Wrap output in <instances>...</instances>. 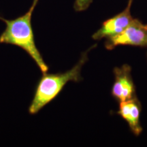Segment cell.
Returning <instances> with one entry per match:
<instances>
[{"instance_id":"3","label":"cell","mask_w":147,"mask_h":147,"mask_svg":"<svg viewBox=\"0 0 147 147\" xmlns=\"http://www.w3.org/2000/svg\"><path fill=\"white\" fill-rule=\"evenodd\" d=\"M125 45L147 47V25L134 18L123 32L106 39L105 47L108 50Z\"/></svg>"},{"instance_id":"6","label":"cell","mask_w":147,"mask_h":147,"mask_svg":"<svg viewBox=\"0 0 147 147\" xmlns=\"http://www.w3.org/2000/svg\"><path fill=\"white\" fill-rule=\"evenodd\" d=\"M142 105L136 96L130 100L121 102L117 114L127 123L131 131L135 136H139L142 131L140 124V114Z\"/></svg>"},{"instance_id":"1","label":"cell","mask_w":147,"mask_h":147,"mask_svg":"<svg viewBox=\"0 0 147 147\" xmlns=\"http://www.w3.org/2000/svg\"><path fill=\"white\" fill-rule=\"evenodd\" d=\"M39 1L33 0L27 12L14 19L8 20L0 16V20L5 23L4 31L0 35V44L11 45L21 48L30 56L44 74L49 71V67L45 63L36 47L32 25L33 13Z\"/></svg>"},{"instance_id":"5","label":"cell","mask_w":147,"mask_h":147,"mask_svg":"<svg viewBox=\"0 0 147 147\" xmlns=\"http://www.w3.org/2000/svg\"><path fill=\"white\" fill-rule=\"evenodd\" d=\"M131 2H129L126 8L113 17L108 18L102 24V26L92 36L95 40H101L103 38L118 35L125 29L133 21L131 14Z\"/></svg>"},{"instance_id":"8","label":"cell","mask_w":147,"mask_h":147,"mask_svg":"<svg viewBox=\"0 0 147 147\" xmlns=\"http://www.w3.org/2000/svg\"><path fill=\"white\" fill-rule=\"evenodd\" d=\"M129 2H131V3H132V1H133V0H129Z\"/></svg>"},{"instance_id":"4","label":"cell","mask_w":147,"mask_h":147,"mask_svg":"<svg viewBox=\"0 0 147 147\" xmlns=\"http://www.w3.org/2000/svg\"><path fill=\"white\" fill-rule=\"evenodd\" d=\"M115 82L112 87V95L119 102H124L136 96V87L131 76V68L127 64L115 67Z\"/></svg>"},{"instance_id":"2","label":"cell","mask_w":147,"mask_h":147,"mask_svg":"<svg viewBox=\"0 0 147 147\" xmlns=\"http://www.w3.org/2000/svg\"><path fill=\"white\" fill-rule=\"evenodd\" d=\"M96 44L82 53L80 59L72 68L63 73L42 74L38 82L34 97L29 107V113L36 115L46 105L52 102L59 94L68 82H79L82 80L81 70L88 61V54L96 47Z\"/></svg>"},{"instance_id":"7","label":"cell","mask_w":147,"mask_h":147,"mask_svg":"<svg viewBox=\"0 0 147 147\" xmlns=\"http://www.w3.org/2000/svg\"><path fill=\"white\" fill-rule=\"evenodd\" d=\"M93 0H75L74 8L76 12H82L89 8Z\"/></svg>"}]
</instances>
